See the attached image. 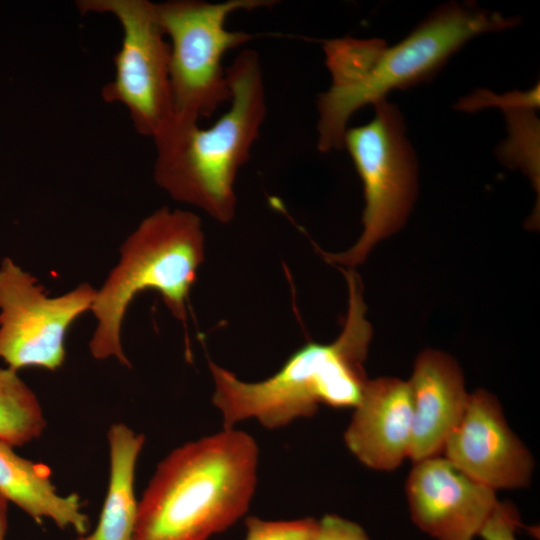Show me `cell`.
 Segmentation results:
<instances>
[{"instance_id":"6da1fadb","label":"cell","mask_w":540,"mask_h":540,"mask_svg":"<svg viewBox=\"0 0 540 540\" xmlns=\"http://www.w3.org/2000/svg\"><path fill=\"white\" fill-rule=\"evenodd\" d=\"M519 23L472 3L439 6L403 40L388 46L379 38L345 36L324 40L329 88L318 95L317 148L323 153L344 147L347 124L355 112L435 76L472 38Z\"/></svg>"},{"instance_id":"7a4b0ae2","label":"cell","mask_w":540,"mask_h":540,"mask_svg":"<svg viewBox=\"0 0 540 540\" xmlns=\"http://www.w3.org/2000/svg\"><path fill=\"white\" fill-rule=\"evenodd\" d=\"M348 289V306L341 332L330 343L309 341L291 354L281 368L259 382H245L209 360L214 384L213 404L223 428L254 418L276 429L299 418L314 416L319 405L355 408L368 381L364 363L372 339L366 318L363 286L353 269H341Z\"/></svg>"},{"instance_id":"3957f363","label":"cell","mask_w":540,"mask_h":540,"mask_svg":"<svg viewBox=\"0 0 540 540\" xmlns=\"http://www.w3.org/2000/svg\"><path fill=\"white\" fill-rule=\"evenodd\" d=\"M258 455L234 427L172 450L138 502L133 540H208L232 526L254 496Z\"/></svg>"},{"instance_id":"277c9868","label":"cell","mask_w":540,"mask_h":540,"mask_svg":"<svg viewBox=\"0 0 540 540\" xmlns=\"http://www.w3.org/2000/svg\"><path fill=\"white\" fill-rule=\"evenodd\" d=\"M229 109L211 126L174 116L152 140L153 177L172 199L230 223L237 198L235 181L250 157L266 117V91L256 51L242 50L226 68Z\"/></svg>"},{"instance_id":"5b68a950","label":"cell","mask_w":540,"mask_h":540,"mask_svg":"<svg viewBox=\"0 0 540 540\" xmlns=\"http://www.w3.org/2000/svg\"><path fill=\"white\" fill-rule=\"evenodd\" d=\"M205 258L202 222L191 211L161 207L145 217L120 248L91 306L97 326L89 342L97 360L116 358L130 366L122 344L121 326L135 296L158 292L174 318L185 324L187 301Z\"/></svg>"},{"instance_id":"8992f818","label":"cell","mask_w":540,"mask_h":540,"mask_svg":"<svg viewBox=\"0 0 540 540\" xmlns=\"http://www.w3.org/2000/svg\"><path fill=\"white\" fill-rule=\"evenodd\" d=\"M368 123L347 128L348 150L363 184V230L358 240L340 253L317 251L333 265L354 269L381 240L406 222L417 194V158L405 135L399 108L383 99L374 105Z\"/></svg>"},{"instance_id":"52a82bcc","label":"cell","mask_w":540,"mask_h":540,"mask_svg":"<svg viewBox=\"0 0 540 540\" xmlns=\"http://www.w3.org/2000/svg\"><path fill=\"white\" fill-rule=\"evenodd\" d=\"M275 0H169L156 3L158 21L170 46V82L176 116L208 118L231 93L222 61L253 35L231 31L228 17L240 10L270 8Z\"/></svg>"},{"instance_id":"ba28073f","label":"cell","mask_w":540,"mask_h":540,"mask_svg":"<svg viewBox=\"0 0 540 540\" xmlns=\"http://www.w3.org/2000/svg\"><path fill=\"white\" fill-rule=\"evenodd\" d=\"M82 14H110L119 22L121 46L114 76L101 89L107 103L123 105L140 135L154 138L175 116L170 82V46L149 0H79Z\"/></svg>"},{"instance_id":"9c48e42d","label":"cell","mask_w":540,"mask_h":540,"mask_svg":"<svg viewBox=\"0 0 540 540\" xmlns=\"http://www.w3.org/2000/svg\"><path fill=\"white\" fill-rule=\"evenodd\" d=\"M96 289L82 283L48 297L35 277L10 258L0 265V359L18 371L56 370L65 360V336L74 321L91 309Z\"/></svg>"},{"instance_id":"30bf717a","label":"cell","mask_w":540,"mask_h":540,"mask_svg":"<svg viewBox=\"0 0 540 540\" xmlns=\"http://www.w3.org/2000/svg\"><path fill=\"white\" fill-rule=\"evenodd\" d=\"M442 454L494 491L526 487L534 469L531 453L509 428L498 399L484 389L469 394L463 417Z\"/></svg>"},{"instance_id":"8fae6325","label":"cell","mask_w":540,"mask_h":540,"mask_svg":"<svg viewBox=\"0 0 540 540\" xmlns=\"http://www.w3.org/2000/svg\"><path fill=\"white\" fill-rule=\"evenodd\" d=\"M406 497L412 521L436 540H474L499 502L441 455L414 462Z\"/></svg>"},{"instance_id":"7c38bea8","label":"cell","mask_w":540,"mask_h":540,"mask_svg":"<svg viewBox=\"0 0 540 540\" xmlns=\"http://www.w3.org/2000/svg\"><path fill=\"white\" fill-rule=\"evenodd\" d=\"M413 401L408 381L368 379L344 432L350 452L366 467L392 471L409 458Z\"/></svg>"},{"instance_id":"4fadbf2b","label":"cell","mask_w":540,"mask_h":540,"mask_svg":"<svg viewBox=\"0 0 540 540\" xmlns=\"http://www.w3.org/2000/svg\"><path fill=\"white\" fill-rule=\"evenodd\" d=\"M408 382L413 401L409 458L417 462L442 454L448 437L463 417L469 393L456 359L435 349L419 353Z\"/></svg>"},{"instance_id":"5bb4252c","label":"cell","mask_w":540,"mask_h":540,"mask_svg":"<svg viewBox=\"0 0 540 540\" xmlns=\"http://www.w3.org/2000/svg\"><path fill=\"white\" fill-rule=\"evenodd\" d=\"M0 492L37 523L52 520L59 528L87 534L89 520L77 494L62 496L51 481V470L25 459L0 441Z\"/></svg>"},{"instance_id":"9a60e30c","label":"cell","mask_w":540,"mask_h":540,"mask_svg":"<svg viewBox=\"0 0 540 540\" xmlns=\"http://www.w3.org/2000/svg\"><path fill=\"white\" fill-rule=\"evenodd\" d=\"M107 438L110 475L104 504L93 532L76 540H133L138 513L135 469L145 437L123 423H114Z\"/></svg>"},{"instance_id":"2e32d148","label":"cell","mask_w":540,"mask_h":540,"mask_svg":"<svg viewBox=\"0 0 540 540\" xmlns=\"http://www.w3.org/2000/svg\"><path fill=\"white\" fill-rule=\"evenodd\" d=\"M46 427L35 393L17 375L0 368V441L15 447L39 438Z\"/></svg>"},{"instance_id":"e0dca14e","label":"cell","mask_w":540,"mask_h":540,"mask_svg":"<svg viewBox=\"0 0 540 540\" xmlns=\"http://www.w3.org/2000/svg\"><path fill=\"white\" fill-rule=\"evenodd\" d=\"M535 111L528 107L504 111L508 138L498 148L497 155L505 165L521 168L539 193V120Z\"/></svg>"},{"instance_id":"ac0fdd59","label":"cell","mask_w":540,"mask_h":540,"mask_svg":"<svg viewBox=\"0 0 540 540\" xmlns=\"http://www.w3.org/2000/svg\"><path fill=\"white\" fill-rule=\"evenodd\" d=\"M317 524L318 520L311 517L271 521L249 516L244 540H313Z\"/></svg>"},{"instance_id":"d6986e66","label":"cell","mask_w":540,"mask_h":540,"mask_svg":"<svg viewBox=\"0 0 540 540\" xmlns=\"http://www.w3.org/2000/svg\"><path fill=\"white\" fill-rule=\"evenodd\" d=\"M539 84L528 91H513L504 95H496L491 91L477 90L460 100L457 109L463 111H476L488 106H496L504 111L512 108L528 107L539 108Z\"/></svg>"},{"instance_id":"ffe728a7","label":"cell","mask_w":540,"mask_h":540,"mask_svg":"<svg viewBox=\"0 0 540 540\" xmlns=\"http://www.w3.org/2000/svg\"><path fill=\"white\" fill-rule=\"evenodd\" d=\"M521 526L520 516L514 505L498 502L482 527L479 537L483 540H517L516 531Z\"/></svg>"},{"instance_id":"44dd1931","label":"cell","mask_w":540,"mask_h":540,"mask_svg":"<svg viewBox=\"0 0 540 540\" xmlns=\"http://www.w3.org/2000/svg\"><path fill=\"white\" fill-rule=\"evenodd\" d=\"M313 540H371L356 522L336 514H326L318 520Z\"/></svg>"},{"instance_id":"7402d4cb","label":"cell","mask_w":540,"mask_h":540,"mask_svg":"<svg viewBox=\"0 0 540 540\" xmlns=\"http://www.w3.org/2000/svg\"><path fill=\"white\" fill-rule=\"evenodd\" d=\"M8 500L0 492V540L5 539L8 525Z\"/></svg>"}]
</instances>
